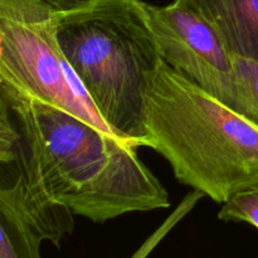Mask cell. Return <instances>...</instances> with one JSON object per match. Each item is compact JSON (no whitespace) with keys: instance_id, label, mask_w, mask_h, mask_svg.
I'll list each match as a JSON object with an SVG mask.
<instances>
[{"instance_id":"1","label":"cell","mask_w":258,"mask_h":258,"mask_svg":"<svg viewBox=\"0 0 258 258\" xmlns=\"http://www.w3.org/2000/svg\"><path fill=\"white\" fill-rule=\"evenodd\" d=\"M18 128L24 208L43 241L72 234L73 216L102 224L166 209L168 191L139 159L138 146L37 98L0 86Z\"/></svg>"},{"instance_id":"2","label":"cell","mask_w":258,"mask_h":258,"mask_svg":"<svg viewBox=\"0 0 258 258\" xmlns=\"http://www.w3.org/2000/svg\"><path fill=\"white\" fill-rule=\"evenodd\" d=\"M150 148L184 185L223 204L258 183V125L161 60L146 93Z\"/></svg>"},{"instance_id":"3","label":"cell","mask_w":258,"mask_h":258,"mask_svg":"<svg viewBox=\"0 0 258 258\" xmlns=\"http://www.w3.org/2000/svg\"><path fill=\"white\" fill-rule=\"evenodd\" d=\"M57 37L97 112L117 138L150 148L146 93L163 60L141 0H92L58 13Z\"/></svg>"},{"instance_id":"4","label":"cell","mask_w":258,"mask_h":258,"mask_svg":"<svg viewBox=\"0 0 258 258\" xmlns=\"http://www.w3.org/2000/svg\"><path fill=\"white\" fill-rule=\"evenodd\" d=\"M58 13L40 0H0V86L62 108L116 136L60 48Z\"/></svg>"},{"instance_id":"5","label":"cell","mask_w":258,"mask_h":258,"mask_svg":"<svg viewBox=\"0 0 258 258\" xmlns=\"http://www.w3.org/2000/svg\"><path fill=\"white\" fill-rule=\"evenodd\" d=\"M141 7L164 62L228 106L236 55L213 27L176 0L164 7L141 2Z\"/></svg>"},{"instance_id":"6","label":"cell","mask_w":258,"mask_h":258,"mask_svg":"<svg viewBox=\"0 0 258 258\" xmlns=\"http://www.w3.org/2000/svg\"><path fill=\"white\" fill-rule=\"evenodd\" d=\"M206 19L236 57L258 62V0H176Z\"/></svg>"},{"instance_id":"7","label":"cell","mask_w":258,"mask_h":258,"mask_svg":"<svg viewBox=\"0 0 258 258\" xmlns=\"http://www.w3.org/2000/svg\"><path fill=\"white\" fill-rule=\"evenodd\" d=\"M0 186V258H42V237L24 208L23 179L14 164Z\"/></svg>"},{"instance_id":"8","label":"cell","mask_w":258,"mask_h":258,"mask_svg":"<svg viewBox=\"0 0 258 258\" xmlns=\"http://www.w3.org/2000/svg\"><path fill=\"white\" fill-rule=\"evenodd\" d=\"M228 107L258 125V62L234 58L233 90Z\"/></svg>"},{"instance_id":"9","label":"cell","mask_w":258,"mask_h":258,"mask_svg":"<svg viewBox=\"0 0 258 258\" xmlns=\"http://www.w3.org/2000/svg\"><path fill=\"white\" fill-rule=\"evenodd\" d=\"M218 218L223 222H244L258 229V183L237 191L222 204Z\"/></svg>"},{"instance_id":"10","label":"cell","mask_w":258,"mask_h":258,"mask_svg":"<svg viewBox=\"0 0 258 258\" xmlns=\"http://www.w3.org/2000/svg\"><path fill=\"white\" fill-rule=\"evenodd\" d=\"M204 197V194L202 191L194 190L190 191L188 196L184 198L183 203L179 204L178 208L173 212L170 217L144 242L143 244L140 246V248L135 252L130 258H148L149 254H151V252L158 247V244H160V242L165 238L166 236L169 234V232L191 211V209L196 207V204L201 201L202 198Z\"/></svg>"},{"instance_id":"11","label":"cell","mask_w":258,"mask_h":258,"mask_svg":"<svg viewBox=\"0 0 258 258\" xmlns=\"http://www.w3.org/2000/svg\"><path fill=\"white\" fill-rule=\"evenodd\" d=\"M40 2L48 4L57 12H70V10L77 9L92 0H40Z\"/></svg>"}]
</instances>
